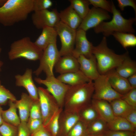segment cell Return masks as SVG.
Instances as JSON below:
<instances>
[{"mask_svg":"<svg viewBox=\"0 0 136 136\" xmlns=\"http://www.w3.org/2000/svg\"><path fill=\"white\" fill-rule=\"evenodd\" d=\"M34 0H7L0 7V23L10 26L26 20L33 12Z\"/></svg>","mask_w":136,"mask_h":136,"instance_id":"obj_1","label":"cell"},{"mask_svg":"<svg viewBox=\"0 0 136 136\" xmlns=\"http://www.w3.org/2000/svg\"><path fill=\"white\" fill-rule=\"evenodd\" d=\"M94 91L93 82L91 81L70 86L64 97L63 110L78 113L82 109L91 104Z\"/></svg>","mask_w":136,"mask_h":136,"instance_id":"obj_2","label":"cell"},{"mask_svg":"<svg viewBox=\"0 0 136 136\" xmlns=\"http://www.w3.org/2000/svg\"><path fill=\"white\" fill-rule=\"evenodd\" d=\"M92 53L96 58L100 75H106L110 71L116 69L121 64L128 54V52L122 54L116 53L108 47L107 38L105 36L97 45L93 46Z\"/></svg>","mask_w":136,"mask_h":136,"instance_id":"obj_3","label":"cell"},{"mask_svg":"<svg viewBox=\"0 0 136 136\" xmlns=\"http://www.w3.org/2000/svg\"><path fill=\"white\" fill-rule=\"evenodd\" d=\"M112 1V13L113 16L109 22L103 21L94 28L96 33H102L105 37L109 36L115 32L133 33L135 30L133 25L136 21V18L126 19L122 16L120 11L117 9Z\"/></svg>","mask_w":136,"mask_h":136,"instance_id":"obj_4","label":"cell"},{"mask_svg":"<svg viewBox=\"0 0 136 136\" xmlns=\"http://www.w3.org/2000/svg\"><path fill=\"white\" fill-rule=\"evenodd\" d=\"M43 51L38 48L28 37H24L14 41L11 44L8 52L10 60L20 58L36 61L39 60Z\"/></svg>","mask_w":136,"mask_h":136,"instance_id":"obj_5","label":"cell"},{"mask_svg":"<svg viewBox=\"0 0 136 136\" xmlns=\"http://www.w3.org/2000/svg\"><path fill=\"white\" fill-rule=\"evenodd\" d=\"M61 56L56 41L51 43L43 51L39 66L33 73L37 76L42 72L45 74L46 77L54 75L53 68Z\"/></svg>","mask_w":136,"mask_h":136,"instance_id":"obj_6","label":"cell"},{"mask_svg":"<svg viewBox=\"0 0 136 136\" xmlns=\"http://www.w3.org/2000/svg\"><path fill=\"white\" fill-rule=\"evenodd\" d=\"M38 88L43 124L45 126L61 108L55 98L46 89L42 87Z\"/></svg>","mask_w":136,"mask_h":136,"instance_id":"obj_7","label":"cell"},{"mask_svg":"<svg viewBox=\"0 0 136 136\" xmlns=\"http://www.w3.org/2000/svg\"><path fill=\"white\" fill-rule=\"evenodd\" d=\"M54 27L61 42V47L59 51L60 56L72 55L77 30L72 28L60 21Z\"/></svg>","mask_w":136,"mask_h":136,"instance_id":"obj_8","label":"cell"},{"mask_svg":"<svg viewBox=\"0 0 136 136\" xmlns=\"http://www.w3.org/2000/svg\"><path fill=\"white\" fill-rule=\"evenodd\" d=\"M34 80L37 83L46 86V89L55 98L60 108L63 109L64 97L70 86L62 82L54 75L46 77L45 79L35 77Z\"/></svg>","mask_w":136,"mask_h":136,"instance_id":"obj_9","label":"cell"},{"mask_svg":"<svg viewBox=\"0 0 136 136\" xmlns=\"http://www.w3.org/2000/svg\"><path fill=\"white\" fill-rule=\"evenodd\" d=\"M94 91L92 99L109 102L123 96L115 91L111 86L106 75H100L93 81Z\"/></svg>","mask_w":136,"mask_h":136,"instance_id":"obj_10","label":"cell"},{"mask_svg":"<svg viewBox=\"0 0 136 136\" xmlns=\"http://www.w3.org/2000/svg\"><path fill=\"white\" fill-rule=\"evenodd\" d=\"M59 12L56 9L34 11L31 16L32 23L38 29L45 26L54 27L60 21Z\"/></svg>","mask_w":136,"mask_h":136,"instance_id":"obj_11","label":"cell"},{"mask_svg":"<svg viewBox=\"0 0 136 136\" xmlns=\"http://www.w3.org/2000/svg\"><path fill=\"white\" fill-rule=\"evenodd\" d=\"M111 18L109 12L93 7L90 9L87 14L83 19L77 29H82L86 32L91 28H95L103 21Z\"/></svg>","mask_w":136,"mask_h":136,"instance_id":"obj_12","label":"cell"},{"mask_svg":"<svg viewBox=\"0 0 136 136\" xmlns=\"http://www.w3.org/2000/svg\"><path fill=\"white\" fill-rule=\"evenodd\" d=\"M93 46L88 40L86 31L81 29L77 30L75 47L72 54L73 56L77 58L81 55L90 58L93 55Z\"/></svg>","mask_w":136,"mask_h":136,"instance_id":"obj_13","label":"cell"},{"mask_svg":"<svg viewBox=\"0 0 136 136\" xmlns=\"http://www.w3.org/2000/svg\"><path fill=\"white\" fill-rule=\"evenodd\" d=\"M32 70L27 68L23 74L15 75V84L17 86L25 88L33 101H38L39 100L38 88L32 79Z\"/></svg>","mask_w":136,"mask_h":136,"instance_id":"obj_14","label":"cell"},{"mask_svg":"<svg viewBox=\"0 0 136 136\" xmlns=\"http://www.w3.org/2000/svg\"><path fill=\"white\" fill-rule=\"evenodd\" d=\"M79 70L90 80L94 81L100 75L98 71L96 61L93 55L89 58L81 55L77 58Z\"/></svg>","mask_w":136,"mask_h":136,"instance_id":"obj_15","label":"cell"},{"mask_svg":"<svg viewBox=\"0 0 136 136\" xmlns=\"http://www.w3.org/2000/svg\"><path fill=\"white\" fill-rule=\"evenodd\" d=\"M79 120L78 113L69 112L63 110L59 117V129L57 136H66Z\"/></svg>","mask_w":136,"mask_h":136,"instance_id":"obj_16","label":"cell"},{"mask_svg":"<svg viewBox=\"0 0 136 136\" xmlns=\"http://www.w3.org/2000/svg\"><path fill=\"white\" fill-rule=\"evenodd\" d=\"M106 75L112 88L119 94L124 95L132 89L127 79L119 75L115 69L110 71Z\"/></svg>","mask_w":136,"mask_h":136,"instance_id":"obj_17","label":"cell"},{"mask_svg":"<svg viewBox=\"0 0 136 136\" xmlns=\"http://www.w3.org/2000/svg\"><path fill=\"white\" fill-rule=\"evenodd\" d=\"M54 67L56 72L61 74L77 71L80 66L77 58L71 55L61 56Z\"/></svg>","mask_w":136,"mask_h":136,"instance_id":"obj_18","label":"cell"},{"mask_svg":"<svg viewBox=\"0 0 136 136\" xmlns=\"http://www.w3.org/2000/svg\"><path fill=\"white\" fill-rule=\"evenodd\" d=\"M60 21L74 29L79 27L82 19L70 5L59 12Z\"/></svg>","mask_w":136,"mask_h":136,"instance_id":"obj_19","label":"cell"},{"mask_svg":"<svg viewBox=\"0 0 136 136\" xmlns=\"http://www.w3.org/2000/svg\"><path fill=\"white\" fill-rule=\"evenodd\" d=\"M42 29L41 34L34 43L38 48L43 51L49 44L56 41L57 35L54 27L45 26Z\"/></svg>","mask_w":136,"mask_h":136,"instance_id":"obj_20","label":"cell"},{"mask_svg":"<svg viewBox=\"0 0 136 136\" xmlns=\"http://www.w3.org/2000/svg\"><path fill=\"white\" fill-rule=\"evenodd\" d=\"M33 101L29 95L22 93L20 99L15 102L17 108L18 110L21 122H27Z\"/></svg>","mask_w":136,"mask_h":136,"instance_id":"obj_21","label":"cell"},{"mask_svg":"<svg viewBox=\"0 0 136 136\" xmlns=\"http://www.w3.org/2000/svg\"><path fill=\"white\" fill-rule=\"evenodd\" d=\"M91 104L100 117L107 123L111 121L115 117L111 106L108 101L92 99Z\"/></svg>","mask_w":136,"mask_h":136,"instance_id":"obj_22","label":"cell"},{"mask_svg":"<svg viewBox=\"0 0 136 136\" xmlns=\"http://www.w3.org/2000/svg\"><path fill=\"white\" fill-rule=\"evenodd\" d=\"M57 78L62 82L70 86L82 84L91 81L80 70L60 74Z\"/></svg>","mask_w":136,"mask_h":136,"instance_id":"obj_23","label":"cell"},{"mask_svg":"<svg viewBox=\"0 0 136 136\" xmlns=\"http://www.w3.org/2000/svg\"><path fill=\"white\" fill-rule=\"evenodd\" d=\"M115 69L119 75L127 79L136 73V63L131 58L128 54L121 64Z\"/></svg>","mask_w":136,"mask_h":136,"instance_id":"obj_24","label":"cell"},{"mask_svg":"<svg viewBox=\"0 0 136 136\" xmlns=\"http://www.w3.org/2000/svg\"><path fill=\"white\" fill-rule=\"evenodd\" d=\"M9 108L6 110H3L2 117L4 121L18 127L21 122L19 117L17 113V107L14 102L11 100L8 101Z\"/></svg>","mask_w":136,"mask_h":136,"instance_id":"obj_25","label":"cell"},{"mask_svg":"<svg viewBox=\"0 0 136 136\" xmlns=\"http://www.w3.org/2000/svg\"><path fill=\"white\" fill-rule=\"evenodd\" d=\"M107 123L108 129L109 130L136 131V128L123 117L115 116L111 121Z\"/></svg>","mask_w":136,"mask_h":136,"instance_id":"obj_26","label":"cell"},{"mask_svg":"<svg viewBox=\"0 0 136 136\" xmlns=\"http://www.w3.org/2000/svg\"><path fill=\"white\" fill-rule=\"evenodd\" d=\"M115 116L124 118L134 108L128 104L121 98L114 99L109 102Z\"/></svg>","mask_w":136,"mask_h":136,"instance_id":"obj_27","label":"cell"},{"mask_svg":"<svg viewBox=\"0 0 136 136\" xmlns=\"http://www.w3.org/2000/svg\"><path fill=\"white\" fill-rule=\"evenodd\" d=\"M79 120L87 126L100 118L97 111L91 104L82 109L79 112Z\"/></svg>","mask_w":136,"mask_h":136,"instance_id":"obj_28","label":"cell"},{"mask_svg":"<svg viewBox=\"0 0 136 136\" xmlns=\"http://www.w3.org/2000/svg\"><path fill=\"white\" fill-rule=\"evenodd\" d=\"M112 35L125 49L136 46V37L133 33L115 32Z\"/></svg>","mask_w":136,"mask_h":136,"instance_id":"obj_29","label":"cell"},{"mask_svg":"<svg viewBox=\"0 0 136 136\" xmlns=\"http://www.w3.org/2000/svg\"><path fill=\"white\" fill-rule=\"evenodd\" d=\"M108 130L107 123L101 118L90 123L87 126V128L88 135L105 133Z\"/></svg>","mask_w":136,"mask_h":136,"instance_id":"obj_30","label":"cell"},{"mask_svg":"<svg viewBox=\"0 0 136 136\" xmlns=\"http://www.w3.org/2000/svg\"><path fill=\"white\" fill-rule=\"evenodd\" d=\"M69 1L70 5L83 20L90 10L88 0H70Z\"/></svg>","mask_w":136,"mask_h":136,"instance_id":"obj_31","label":"cell"},{"mask_svg":"<svg viewBox=\"0 0 136 136\" xmlns=\"http://www.w3.org/2000/svg\"><path fill=\"white\" fill-rule=\"evenodd\" d=\"M87 126L86 124L79 120L66 136H88Z\"/></svg>","mask_w":136,"mask_h":136,"instance_id":"obj_32","label":"cell"},{"mask_svg":"<svg viewBox=\"0 0 136 136\" xmlns=\"http://www.w3.org/2000/svg\"><path fill=\"white\" fill-rule=\"evenodd\" d=\"M63 109L60 108L45 127L53 136H57L59 129V119L60 114Z\"/></svg>","mask_w":136,"mask_h":136,"instance_id":"obj_33","label":"cell"},{"mask_svg":"<svg viewBox=\"0 0 136 136\" xmlns=\"http://www.w3.org/2000/svg\"><path fill=\"white\" fill-rule=\"evenodd\" d=\"M10 100L14 102L17 100L15 96L2 85L0 80V106L6 105Z\"/></svg>","mask_w":136,"mask_h":136,"instance_id":"obj_34","label":"cell"},{"mask_svg":"<svg viewBox=\"0 0 136 136\" xmlns=\"http://www.w3.org/2000/svg\"><path fill=\"white\" fill-rule=\"evenodd\" d=\"M0 133L2 136H17V127L4 121L0 126Z\"/></svg>","mask_w":136,"mask_h":136,"instance_id":"obj_35","label":"cell"},{"mask_svg":"<svg viewBox=\"0 0 136 136\" xmlns=\"http://www.w3.org/2000/svg\"><path fill=\"white\" fill-rule=\"evenodd\" d=\"M90 5L108 12L112 13V1L107 0H88Z\"/></svg>","mask_w":136,"mask_h":136,"instance_id":"obj_36","label":"cell"},{"mask_svg":"<svg viewBox=\"0 0 136 136\" xmlns=\"http://www.w3.org/2000/svg\"><path fill=\"white\" fill-rule=\"evenodd\" d=\"M121 98L131 107L136 108V88H132Z\"/></svg>","mask_w":136,"mask_h":136,"instance_id":"obj_37","label":"cell"},{"mask_svg":"<svg viewBox=\"0 0 136 136\" xmlns=\"http://www.w3.org/2000/svg\"><path fill=\"white\" fill-rule=\"evenodd\" d=\"M29 117L42 119V114L39 100L33 101L30 110Z\"/></svg>","mask_w":136,"mask_h":136,"instance_id":"obj_38","label":"cell"},{"mask_svg":"<svg viewBox=\"0 0 136 136\" xmlns=\"http://www.w3.org/2000/svg\"><path fill=\"white\" fill-rule=\"evenodd\" d=\"M52 5L50 0H34L33 12L48 9Z\"/></svg>","mask_w":136,"mask_h":136,"instance_id":"obj_39","label":"cell"},{"mask_svg":"<svg viewBox=\"0 0 136 136\" xmlns=\"http://www.w3.org/2000/svg\"><path fill=\"white\" fill-rule=\"evenodd\" d=\"M27 124L31 134L43 125L42 119H33L29 117L27 122Z\"/></svg>","mask_w":136,"mask_h":136,"instance_id":"obj_40","label":"cell"},{"mask_svg":"<svg viewBox=\"0 0 136 136\" xmlns=\"http://www.w3.org/2000/svg\"><path fill=\"white\" fill-rule=\"evenodd\" d=\"M118 6L122 11H123L127 6L131 7L133 9L136 16V3L134 0H117Z\"/></svg>","mask_w":136,"mask_h":136,"instance_id":"obj_41","label":"cell"},{"mask_svg":"<svg viewBox=\"0 0 136 136\" xmlns=\"http://www.w3.org/2000/svg\"><path fill=\"white\" fill-rule=\"evenodd\" d=\"M107 136H136V131H119L108 130Z\"/></svg>","mask_w":136,"mask_h":136,"instance_id":"obj_42","label":"cell"},{"mask_svg":"<svg viewBox=\"0 0 136 136\" xmlns=\"http://www.w3.org/2000/svg\"><path fill=\"white\" fill-rule=\"evenodd\" d=\"M17 127V136H30L31 134L27 127L26 122H21Z\"/></svg>","mask_w":136,"mask_h":136,"instance_id":"obj_43","label":"cell"},{"mask_svg":"<svg viewBox=\"0 0 136 136\" xmlns=\"http://www.w3.org/2000/svg\"><path fill=\"white\" fill-rule=\"evenodd\" d=\"M134 127L136 128V108L133 109L125 117Z\"/></svg>","mask_w":136,"mask_h":136,"instance_id":"obj_44","label":"cell"},{"mask_svg":"<svg viewBox=\"0 0 136 136\" xmlns=\"http://www.w3.org/2000/svg\"><path fill=\"white\" fill-rule=\"evenodd\" d=\"M30 136H53L48 130L43 125L30 134Z\"/></svg>","mask_w":136,"mask_h":136,"instance_id":"obj_45","label":"cell"},{"mask_svg":"<svg viewBox=\"0 0 136 136\" xmlns=\"http://www.w3.org/2000/svg\"><path fill=\"white\" fill-rule=\"evenodd\" d=\"M127 79L132 88H136V73L128 77Z\"/></svg>","mask_w":136,"mask_h":136,"instance_id":"obj_46","label":"cell"},{"mask_svg":"<svg viewBox=\"0 0 136 136\" xmlns=\"http://www.w3.org/2000/svg\"><path fill=\"white\" fill-rule=\"evenodd\" d=\"M3 111L2 108L0 106V126L4 122L2 117V113Z\"/></svg>","mask_w":136,"mask_h":136,"instance_id":"obj_47","label":"cell"},{"mask_svg":"<svg viewBox=\"0 0 136 136\" xmlns=\"http://www.w3.org/2000/svg\"><path fill=\"white\" fill-rule=\"evenodd\" d=\"M88 136H107V135L106 134V132L105 133L101 134L93 135H88Z\"/></svg>","mask_w":136,"mask_h":136,"instance_id":"obj_48","label":"cell"},{"mask_svg":"<svg viewBox=\"0 0 136 136\" xmlns=\"http://www.w3.org/2000/svg\"><path fill=\"white\" fill-rule=\"evenodd\" d=\"M2 51V49L0 46V54ZM3 64V62L0 60V72L1 71V68Z\"/></svg>","mask_w":136,"mask_h":136,"instance_id":"obj_49","label":"cell"},{"mask_svg":"<svg viewBox=\"0 0 136 136\" xmlns=\"http://www.w3.org/2000/svg\"><path fill=\"white\" fill-rule=\"evenodd\" d=\"M7 0H0V7L2 6L6 2Z\"/></svg>","mask_w":136,"mask_h":136,"instance_id":"obj_50","label":"cell"},{"mask_svg":"<svg viewBox=\"0 0 136 136\" xmlns=\"http://www.w3.org/2000/svg\"><path fill=\"white\" fill-rule=\"evenodd\" d=\"M0 136H2V135H1V134L0 133Z\"/></svg>","mask_w":136,"mask_h":136,"instance_id":"obj_51","label":"cell"}]
</instances>
